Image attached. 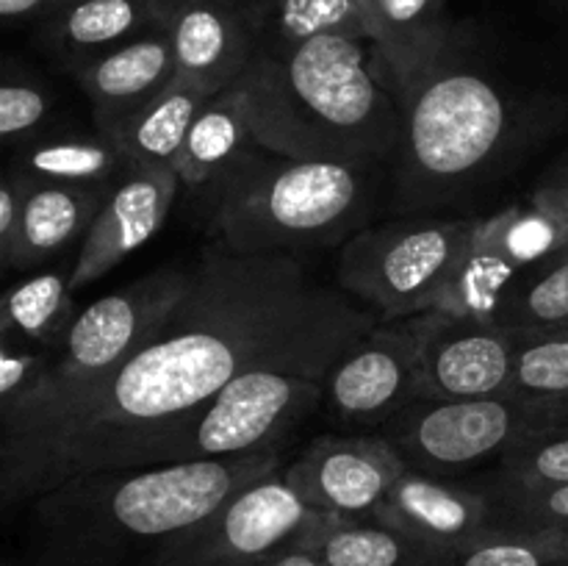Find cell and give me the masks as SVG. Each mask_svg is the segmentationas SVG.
<instances>
[{
    "label": "cell",
    "instance_id": "33",
    "mask_svg": "<svg viewBox=\"0 0 568 566\" xmlns=\"http://www.w3.org/2000/svg\"><path fill=\"white\" fill-rule=\"evenodd\" d=\"M50 109L53 98L37 78L14 72V67L6 70L0 87V137L9 148H22V142L42 125Z\"/></svg>",
    "mask_w": 568,
    "mask_h": 566
},
{
    "label": "cell",
    "instance_id": "20",
    "mask_svg": "<svg viewBox=\"0 0 568 566\" xmlns=\"http://www.w3.org/2000/svg\"><path fill=\"white\" fill-rule=\"evenodd\" d=\"M166 22L142 0H75L37 28V42L70 72Z\"/></svg>",
    "mask_w": 568,
    "mask_h": 566
},
{
    "label": "cell",
    "instance_id": "32",
    "mask_svg": "<svg viewBox=\"0 0 568 566\" xmlns=\"http://www.w3.org/2000/svg\"><path fill=\"white\" fill-rule=\"evenodd\" d=\"M491 525L516 530L568 533V486L514 492L497 488L491 494Z\"/></svg>",
    "mask_w": 568,
    "mask_h": 566
},
{
    "label": "cell",
    "instance_id": "16",
    "mask_svg": "<svg viewBox=\"0 0 568 566\" xmlns=\"http://www.w3.org/2000/svg\"><path fill=\"white\" fill-rule=\"evenodd\" d=\"M181 198L178 170H142L136 166L114 192L105 198L98 220L89 228L75 261L70 266L72 292L89 286L128 259L133 250L164 228L172 205Z\"/></svg>",
    "mask_w": 568,
    "mask_h": 566
},
{
    "label": "cell",
    "instance_id": "17",
    "mask_svg": "<svg viewBox=\"0 0 568 566\" xmlns=\"http://www.w3.org/2000/svg\"><path fill=\"white\" fill-rule=\"evenodd\" d=\"M491 494L455 486L447 477L405 469L372 519L438 549L460 547L491 525Z\"/></svg>",
    "mask_w": 568,
    "mask_h": 566
},
{
    "label": "cell",
    "instance_id": "12",
    "mask_svg": "<svg viewBox=\"0 0 568 566\" xmlns=\"http://www.w3.org/2000/svg\"><path fill=\"white\" fill-rule=\"evenodd\" d=\"M419 327V397L477 400L514 394L519 336L499 322L427 311Z\"/></svg>",
    "mask_w": 568,
    "mask_h": 566
},
{
    "label": "cell",
    "instance_id": "4",
    "mask_svg": "<svg viewBox=\"0 0 568 566\" xmlns=\"http://www.w3.org/2000/svg\"><path fill=\"white\" fill-rule=\"evenodd\" d=\"M192 277L194 266L150 272L87 305L64 338L44 350V370L33 392L0 414V499L14 492L33 461L148 342L150 333L189 292Z\"/></svg>",
    "mask_w": 568,
    "mask_h": 566
},
{
    "label": "cell",
    "instance_id": "18",
    "mask_svg": "<svg viewBox=\"0 0 568 566\" xmlns=\"http://www.w3.org/2000/svg\"><path fill=\"white\" fill-rule=\"evenodd\" d=\"M89 94L94 122L105 137L120 131L136 111L153 103L159 94L175 83V53L166 28L150 31L111 53L100 55L92 64L72 72Z\"/></svg>",
    "mask_w": 568,
    "mask_h": 566
},
{
    "label": "cell",
    "instance_id": "25",
    "mask_svg": "<svg viewBox=\"0 0 568 566\" xmlns=\"http://www.w3.org/2000/svg\"><path fill=\"white\" fill-rule=\"evenodd\" d=\"M209 100L175 81L164 94L120 125V131L111 133V139H116L133 164L142 170H178L189 131Z\"/></svg>",
    "mask_w": 568,
    "mask_h": 566
},
{
    "label": "cell",
    "instance_id": "22",
    "mask_svg": "<svg viewBox=\"0 0 568 566\" xmlns=\"http://www.w3.org/2000/svg\"><path fill=\"white\" fill-rule=\"evenodd\" d=\"M26 186L20 244L11 270H31L78 239H87L89 228L94 225L109 198L105 192L59 186V183H26Z\"/></svg>",
    "mask_w": 568,
    "mask_h": 566
},
{
    "label": "cell",
    "instance_id": "43",
    "mask_svg": "<svg viewBox=\"0 0 568 566\" xmlns=\"http://www.w3.org/2000/svg\"><path fill=\"white\" fill-rule=\"evenodd\" d=\"M558 253H566V255H568V244H566V247H564V250H558Z\"/></svg>",
    "mask_w": 568,
    "mask_h": 566
},
{
    "label": "cell",
    "instance_id": "29",
    "mask_svg": "<svg viewBox=\"0 0 568 566\" xmlns=\"http://www.w3.org/2000/svg\"><path fill=\"white\" fill-rule=\"evenodd\" d=\"M442 566H568V533L488 525L444 553Z\"/></svg>",
    "mask_w": 568,
    "mask_h": 566
},
{
    "label": "cell",
    "instance_id": "1",
    "mask_svg": "<svg viewBox=\"0 0 568 566\" xmlns=\"http://www.w3.org/2000/svg\"><path fill=\"white\" fill-rule=\"evenodd\" d=\"M377 316L314 281L292 253L211 244L181 303L33 461L3 505L31 503L78 472L150 466L242 372L338 358Z\"/></svg>",
    "mask_w": 568,
    "mask_h": 566
},
{
    "label": "cell",
    "instance_id": "26",
    "mask_svg": "<svg viewBox=\"0 0 568 566\" xmlns=\"http://www.w3.org/2000/svg\"><path fill=\"white\" fill-rule=\"evenodd\" d=\"M78 314L70 270L39 272L9 289L0 303V338L37 350L55 347Z\"/></svg>",
    "mask_w": 568,
    "mask_h": 566
},
{
    "label": "cell",
    "instance_id": "41",
    "mask_svg": "<svg viewBox=\"0 0 568 566\" xmlns=\"http://www.w3.org/2000/svg\"><path fill=\"white\" fill-rule=\"evenodd\" d=\"M547 181H568V153L558 161V166H555L552 175H549Z\"/></svg>",
    "mask_w": 568,
    "mask_h": 566
},
{
    "label": "cell",
    "instance_id": "5",
    "mask_svg": "<svg viewBox=\"0 0 568 566\" xmlns=\"http://www.w3.org/2000/svg\"><path fill=\"white\" fill-rule=\"evenodd\" d=\"M397 186L405 203H444L480 178L514 137V103L497 78L453 44L427 75L399 92Z\"/></svg>",
    "mask_w": 568,
    "mask_h": 566
},
{
    "label": "cell",
    "instance_id": "3",
    "mask_svg": "<svg viewBox=\"0 0 568 566\" xmlns=\"http://www.w3.org/2000/svg\"><path fill=\"white\" fill-rule=\"evenodd\" d=\"M366 42L331 33L255 53L231 89L270 153L369 170L397 155L403 109L377 81Z\"/></svg>",
    "mask_w": 568,
    "mask_h": 566
},
{
    "label": "cell",
    "instance_id": "37",
    "mask_svg": "<svg viewBox=\"0 0 568 566\" xmlns=\"http://www.w3.org/2000/svg\"><path fill=\"white\" fill-rule=\"evenodd\" d=\"M530 203L568 228V181H544L532 192Z\"/></svg>",
    "mask_w": 568,
    "mask_h": 566
},
{
    "label": "cell",
    "instance_id": "31",
    "mask_svg": "<svg viewBox=\"0 0 568 566\" xmlns=\"http://www.w3.org/2000/svg\"><path fill=\"white\" fill-rule=\"evenodd\" d=\"M497 488L536 492L568 486V425L538 427L503 453Z\"/></svg>",
    "mask_w": 568,
    "mask_h": 566
},
{
    "label": "cell",
    "instance_id": "38",
    "mask_svg": "<svg viewBox=\"0 0 568 566\" xmlns=\"http://www.w3.org/2000/svg\"><path fill=\"white\" fill-rule=\"evenodd\" d=\"M266 566H327V564H322L316 555L305 553V549H292V553H283L281 558H275Z\"/></svg>",
    "mask_w": 568,
    "mask_h": 566
},
{
    "label": "cell",
    "instance_id": "14",
    "mask_svg": "<svg viewBox=\"0 0 568 566\" xmlns=\"http://www.w3.org/2000/svg\"><path fill=\"white\" fill-rule=\"evenodd\" d=\"M166 31L175 53V81L205 98L236 87L258 53L244 0H183Z\"/></svg>",
    "mask_w": 568,
    "mask_h": 566
},
{
    "label": "cell",
    "instance_id": "35",
    "mask_svg": "<svg viewBox=\"0 0 568 566\" xmlns=\"http://www.w3.org/2000/svg\"><path fill=\"white\" fill-rule=\"evenodd\" d=\"M28 186L20 175L6 172V181L0 186V261L3 266H14L17 244H20L22 231V205H26Z\"/></svg>",
    "mask_w": 568,
    "mask_h": 566
},
{
    "label": "cell",
    "instance_id": "36",
    "mask_svg": "<svg viewBox=\"0 0 568 566\" xmlns=\"http://www.w3.org/2000/svg\"><path fill=\"white\" fill-rule=\"evenodd\" d=\"M70 3L75 0H0V17L6 22H33L39 28Z\"/></svg>",
    "mask_w": 568,
    "mask_h": 566
},
{
    "label": "cell",
    "instance_id": "40",
    "mask_svg": "<svg viewBox=\"0 0 568 566\" xmlns=\"http://www.w3.org/2000/svg\"><path fill=\"white\" fill-rule=\"evenodd\" d=\"M275 3H281V0H244V6H247L250 17L258 14V11H264V9H270V6H275Z\"/></svg>",
    "mask_w": 568,
    "mask_h": 566
},
{
    "label": "cell",
    "instance_id": "2",
    "mask_svg": "<svg viewBox=\"0 0 568 566\" xmlns=\"http://www.w3.org/2000/svg\"><path fill=\"white\" fill-rule=\"evenodd\" d=\"M281 453L78 472L31 499V566H144L250 483Z\"/></svg>",
    "mask_w": 568,
    "mask_h": 566
},
{
    "label": "cell",
    "instance_id": "8",
    "mask_svg": "<svg viewBox=\"0 0 568 566\" xmlns=\"http://www.w3.org/2000/svg\"><path fill=\"white\" fill-rule=\"evenodd\" d=\"M475 220H399L358 231L342 247L338 283L381 322L436 309L469 244Z\"/></svg>",
    "mask_w": 568,
    "mask_h": 566
},
{
    "label": "cell",
    "instance_id": "19",
    "mask_svg": "<svg viewBox=\"0 0 568 566\" xmlns=\"http://www.w3.org/2000/svg\"><path fill=\"white\" fill-rule=\"evenodd\" d=\"M369 42L394 92H405L438 64L453 44L447 0H361Z\"/></svg>",
    "mask_w": 568,
    "mask_h": 566
},
{
    "label": "cell",
    "instance_id": "11",
    "mask_svg": "<svg viewBox=\"0 0 568 566\" xmlns=\"http://www.w3.org/2000/svg\"><path fill=\"white\" fill-rule=\"evenodd\" d=\"M416 316L377 322L336 358L325 377V403L344 425L386 427L419 397Z\"/></svg>",
    "mask_w": 568,
    "mask_h": 566
},
{
    "label": "cell",
    "instance_id": "39",
    "mask_svg": "<svg viewBox=\"0 0 568 566\" xmlns=\"http://www.w3.org/2000/svg\"><path fill=\"white\" fill-rule=\"evenodd\" d=\"M142 3H148L150 9H153L155 14L166 22V26H170L172 14H175V9L181 6V0H142Z\"/></svg>",
    "mask_w": 568,
    "mask_h": 566
},
{
    "label": "cell",
    "instance_id": "44",
    "mask_svg": "<svg viewBox=\"0 0 568 566\" xmlns=\"http://www.w3.org/2000/svg\"><path fill=\"white\" fill-rule=\"evenodd\" d=\"M181 3H183V0H181Z\"/></svg>",
    "mask_w": 568,
    "mask_h": 566
},
{
    "label": "cell",
    "instance_id": "42",
    "mask_svg": "<svg viewBox=\"0 0 568 566\" xmlns=\"http://www.w3.org/2000/svg\"><path fill=\"white\" fill-rule=\"evenodd\" d=\"M552 3H560V6H568V0H552Z\"/></svg>",
    "mask_w": 568,
    "mask_h": 566
},
{
    "label": "cell",
    "instance_id": "9",
    "mask_svg": "<svg viewBox=\"0 0 568 566\" xmlns=\"http://www.w3.org/2000/svg\"><path fill=\"white\" fill-rule=\"evenodd\" d=\"M327 516L288 486L281 466L225 499L144 566H266L303 547Z\"/></svg>",
    "mask_w": 568,
    "mask_h": 566
},
{
    "label": "cell",
    "instance_id": "24",
    "mask_svg": "<svg viewBox=\"0 0 568 566\" xmlns=\"http://www.w3.org/2000/svg\"><path fill=\"white\" fill-rule=\"evenodd\" d=\"M300 549L327 566H442L444 555L377 519L342 516H327Z\"/></svg>",
    "mask_w": 568,
    "mask_h": 566
},
{
    "label": "cell",
    "instance_id": "23",
    "mask_svg": "<svg viewBox=\"0 0 568 566\" xmlns=\"http://www.w3.org/2000/svg\"><path fill=\"white\" fill-rule=\"evenodd\" d=\"M525 275V266L505 253L497 239L483 228V222L475 220L469 244L449 281L444 283L433 311L458 320L499 322L510 289Z\"/></svg>",
    "mask_w": 568,
    "mask_h": 566
},
{
    "label": "cell",
    "instance_id": "30",
    "mask_svg": "<svg viewBox=\"0 0 568 566\" xmlns=\"http://www.w3.org/2000/svg\"><path fill=\"white\" fill-rule=\"evenodd\" d=\"M514 394L536 403L552 425H568V331L519 338Z\"/></svg>",
    "mask_w": 568,
    "mask_h": 566
},
{
    "label": "cell",
    "instance_id": "13",
    "mask_svg": "<svg viewBox=\"0 0 568 566\" xmlns=\"http://www.w3.org/2000/svg\"><path fill=\"white\" fill-rule=\"evenodd\" d=\"M405 469L408 464L388 438L322 436L294 464L283 466V477L322 514L372 519Z\"/></svg>",
    "mask_w": 568,
    "mask_h": 566
},
{
    "label": "cell",
    "instance_id": "7",
    "mask_svg": "<svg viewBox=\"0 0 568 566\" xmlns=\"http://www.w3.org/2000/svg\"><path fill=\"white\" fill-rule=\"evenodd\" d=\"M333 364L336 358H300L242 372L150 466L277 453V444L325 400Z\"/></svg>",
    "mask_w": 568,
    "mask_h": 566
},
{
    "label": "cell",
    "instance_id": "34",
    "mask_svg": "<svg viewBox=\"0 0 568 566\" xmlns=\"http://www.w3.org/2000/svg\"><path fill=\"white\" fill-rule=\"evenodd\" d=\"M44 370V350L0 338V414L20 405Z\"/></svg>",
    "mask_w": 568,
    "mask_h": 566
},
{
    "label": "cell",
    "instance_id": "27",
    "mask_svg": "<svg viewBox=\"0 0 568 566\" xmlns=\"http://www.w3.org/2000/svg\"><path fill=\"white\" fill-rule=\"evenodd\" d=\"M258 37V50L281 53L316 37L369 39L361 0H281L250 17Z\"/></svg>",
    "mask_w": 568,
    "mask_h": 566
},
{
    "label": "cell",
    "instance_id": "10",
    "mask_svg": "<svg viewBox=\"0 0 568 566\" xmlns=\"http://www.w3.org/2000/svg\"><path fill=\"white\" fill-rule=\"evenodd\" d=\"M538 427H552V422L519 394L477 400L416 397L383 427V438L392 442L410 469L447 477L491 455L503 458L516 438Z\"/></svg>",
    "mask_w": 568,
    "mask_h": 566
},
{
    "label": "cell",
    "instance_id": "15",
    "mask_svg": "<svg viewBox=\"0 0 568 566\" xmlns=\"http://www.w3.org/2000/svg\"><path fill=\"white\" fill-rule=\"evenodd\" d=\"M266 153L233 89L216 94L194 120L178 159L181 198L194 216L211 222L222 200Z\"/></svg>",
    "mask_w": 568,
    "mask_h": 566
},
{
    "label": "cell",
    "instance_id": "6",
    "mask_svg": "<svg viewBox=\"0 0 568 566\" xmlns=\"http://www.w3.org/2000/svg\"><path fill=\"white\" fill-rule=\"evenodd\" d=\"M375 172L266 153L222 200L209 231L216 244L244 255L294 253L355 236Z\"/></svg>",
    "mask_w": 568,
    "mask_h": 566
},
{
    "label": "cell",
    "instance_id": "28",
    "mask_svg": "<svg viewBox=\"0 0 568 566\" xmlns=\"http://www.w3.org/2000/svg\"><path fill=\"white\" fill-rule=\"evenodd\" d=\"M499 325L519 338L568 331V255L555 253L527 272L505 300Z\"/></svg>",
    "mask_w": 568,
    "mask_h": 566
},
{
    "label": "cell",
    "instance_id": "21",
    "mask_svg": "<svg viewBox=\"0 0 568 566\" xmlns=\"http://www.w3.org/2000/svg\"><path fill=\"white\" fill-rule=\"evenodd\" d=\"M14 175L26 183H59V186L92 189L111 194L128 175L136 172L131 155L116 139L98 131L94 137H48L17 148Z\"/></svg>",
    "mask_w": 568,
    "mask_h": 566
}]
</instances>
